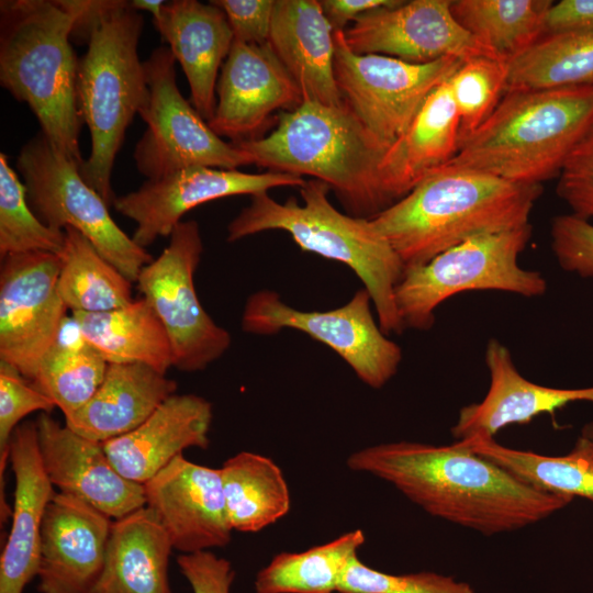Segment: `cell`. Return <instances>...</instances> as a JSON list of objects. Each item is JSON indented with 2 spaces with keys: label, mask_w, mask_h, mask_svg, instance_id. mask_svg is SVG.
<instances>
[{
  "label": "cell",
  "mask_w": 593,
  "mask_h": 593,
  "mask_svg": "<svg viewBox=\"0 0 593 593\" xmlns=\"http://www.w3.org/2000/svg\"><path fill=\"white\" fill-rule=\"evenodd\" d=\"M220 469L227 518L233 530L256 533L289 513L288 483L271 458L240 451L226 459Z\"/></svg>",
  "instance_id": "30"
},
{
  "label": "cell",
  "mask_w": 593,
  "mask_h": 593,
  "mask_svg": "<svg viewBox=\"0 0 593 593\" xmlns=\"http://www.w3.org/2000/svg\"><path fill=\"white\" fill-rule=\"evenodd\" d=\"M398 0H320L322 10L332 25L334 32L345 31L350 21H355L361 14L389 7Z\"/></svg>",
  "instance_id": "46"
},
{
  "label": "cell",
  "mask_w": 593,
  "mask_h": 593,
  "mask_svg": "<svg viewBox=\"0 0 593 593\" xmlns=\"http://www.w3.org/2000/svg\"><path fill=\"white\" fill-rule=\"evenodd\" d=\"M343 33L356 54L385 55L412 64L497 57L456 21L451 0H398L361 14Z\"/></svg>",
  "instance_id": "16"
},
{
  "label": "cell",
  "mask_w": 593,
  "mask_h": 593,
  "mask_svg": "<svg viewBox=\"0 0 593 593\" xmlns=\"http://www.w3.org/2000/svg\"><path fill=\"white\" fill-rule=\"evenodd\" d=\"M334 75L343 103L387 150L405 133L430 92L462 60L412 64L379 54H356L334 32Z\"/></svg>",
  "instance_id": "13"
},
{
  "label": "cell",
  "mask_w": 593,
  "mask_h": 593,
  "mask_svg": "<svg viewBox=\"0 0 593 593\" xmlns=\"http://www.w3.org/2000/svg\"><path fill=\"white\" fill-rule=\"evenodd\" d=\"M269 44L304 101L343 103L334 75V30L317 0H276Z\"/></svg>",
  "instance_id": "26"
},
{
  "label": "cell",
  "mask_w": 593,
  "mask_h": 593,
  "mask_svg": "<svg viewBox=\"0 0 593 593\" xmlns=\"http://www.w3.org/2000/svg\"><path fill=\"white\" fill-rule=\"evenodd\" d=\"M170 539L146 506L113 521L101 575L91 593H172Z\"/></svg>",
  "instance_id": "28"
},
{
  "label": "cell",
  "mask_w": 593,
  "mask_h": 593,
  "mask_svg": "<svg viewBox=\"0 0 593 593\" xmlns=\"http://www.w3.org/2000/svg\"><path fill=\"white\" fill-rule=\"evenodd\" d=\"M366 537L355 529L301 552H280L255 580L256 593H334Z\"/></svg>",
  "instance_id": "36"
},
{
  "label": "cell",
  "mask_w": 593,
  "mask_h": 593,
  "mask_svg": "<svg viewBox=\"0 0 593 593\" xmlns=\"http://www.w3.org/2000/svg\"><path fill=\"white\" fill-rule=\"evenodd\" d=\"M371 304L369 292L362 288L340 307L301 311L284 303L277 292L260 290L248 296L240 326L256 335L286 328L305 333L333 349L365 384L380 389L396 374L403 355L380 328Z\"/></svg>",
  "instance_id": "12"
},
{
  "label": "cell",
  "mask_w": 593,
  "mask_h": 593,
  "mask_svg": "<svg viewBox=\"0 0 593 593\" xmlns=\"http://www.w3.org/2000/svg\"><path fill=\"white\" fill-rule=\"evenodd\" d=\"M54 402L37 390L14 367L0 361V491L9 460L10 439L20 422L33 412L51 414Z\"/></svg>",
  "instance_id": "40"
},
{
  "label": "cell",
  "mask_w": 593,
  "mask_h": 593,
  "mask_svg": "<svg viewBox=\"0 0 593 593\" xmlns=\"http://www.w3.org/2000/svg\"><path fill=\"white\" fill-rule=\"evenodd\" d=\"M71 316L108 363H144L165 374L172 367L166 329L144 298L122 307Z\"/></svg>",
  "instance_id": "29"
},
{
  "label": "cell",
  "mask_w": 593,
  "mask_h": 593,
  "mask_svg": "<svg viewBox=\"0 0 593 593\" xmlns=\"http://www.w3.org/2000/svg\"><path fill=\"white\" fill-rule=\"evenodd\" d=\"M153 24L182 67L190 102L209 123L216 107V85L234 42L223 10L212 1L174 0Z\"/></svg>",
  "instance_id": "24"
},
{
  "label": "cell",
  "mask_w": 593,
  "mask_h": 593,
  "mask_svg": "<svg viewBox=\"0 0 593 593\" xmlns=\"http://www.w3.org/2000/svg\"><path fill=\"white\" fill-rule=\"evenodd\" d=\"M169 238L160 255L142 268L135 283L166 329L172 367L200 371L227 351L232 338L203 309L194 288L203 251L199 224L182 221Z\"/></svg>",
  "instance_id": "11"
},
{
  "label": "cell",
  "mask_w": 593,
  "mask_h": 593,
  "mask_svg": "<svg viewBox=\"0 0 593 593\" xmlns=\"http://www.w3.org/2000/svg\"><path fill=\"white\" fill-rule=\"evenodd\" d=\"M166 2L161 0H133L130 1L131 7L135 11H146L153 15V19H157Z\"/></svg>",
  "instance_id": "47"
},
{
  "label": "cell",
  "mask_w": 593,
  "mask_h": 593,
  "mask_svg": "<svg viewBox=\"0 0 593 593\" xmlns=\"http://www.w3.org/2000/svg\"><path fill=\"white\" fill-rule=\"evenodd\" d=\"M457 443L538 490L593 501V440L582 435L563 456L513 449L480 436Z\"/></svg>",
  "instance_id": "31"
},
{
  "label": "cell",
  "mask_w": 593,
  "mask_h": 593,
  "mask_svg": "<svg viewBox=\"0 0 593 593\" xmlns=\"http://www.w3.org/2000/svg\"><path fill=\"white\" fill-rule=\"evenodd\" d=\"M581 435L593 440V422H590L583 426Z\"/></svg>",
  "instance_id": "48"
},
{
  "label": "cell",
  "mask_w": 593,
  "mask_h": 593,
  "mask_svg": "<svg viewBox=\"0 0 593 593\" xmlns=\"http://www.w3.org/2000/svg\"><path fill=\"white\" fill-rule=\"evenodd\" d=\"M347 467L389 482L432 516L488 536L535 524L573 500L538 490L457 441L374 445L348 456Z\"/></svg>",
  "instance_id": "1"
},
{
  "label": "cell",
  "mask_w": 593,
  "mask_h": 593,
  "mask_svg": "<svg viewBox=\"0 0 593 593\" xmlns=\"http://www.w3.org/2000/svg\"><path fill=\"white\" fill-rule=\"evenodd\" d=\"M59 268L58 256L46 251L1 258L0 361L29 381L67 318L57 288Z\"/></svg>",
  "instance_id": "14"
},
{
  "label": "cell",
  "mask_w": 593,
  "mask_h": 593,
  "mask_svg": "<svg viewBox=\"0 0 593 593\" xmlns=\"http://www.w3.org/2000/svg\"><path fill=\"white\" fill-rule=\"evenodd\" d=\"M143 15L130 1L109 0L78 57L76 94L91 150L79 166L85 181L109 206L115 199L111 177L115 157L134 116L147 107L149 88L138 56Z\"/></svg>",
  "instance_id": "7"
},
{
  "label": "cell",
  "mask_w": 593,
  "mask_h": 593,
  "mask_svg": "<svg viewBox=\"0 0 593 593\" xmlns=\"http://www.w3.org/2000/svg\"><path fill=\"white\" fill-rule=\"evenodd\" d=\"M9 447L15 486L12 524L0 557V593H23L37 577L42 521L56 492L43 466L35 422L21 423Z\"/></svg>",
  "instance_id": "21"
},
{
  "label": "cell",
  "mask_w": 593,
  "mask_h": 593,
  "mask_svg": "<svg viewBox=\"0 0 593 593\" xmlns=\"http://www.w3.org/2000/svg\"><path fill=\"white\" fill-rule=\"evenodd\" d=\"M57 288L64 303L74 312H103L134 301L132 281L102 257L81 233L65 230Z\"/></svg>",
  "instance_id": "33"
},
{
  "label": "cell",
  "mask_w": 593,
  "mask_h": 593,
  "mask_svg": "<svg viewBox=\"0 0 593 593\" xmlns=\"http://www.w3.org/2000/svg\"><path fill=\"white\" fill-rule=\"evenodd\" d=\"M541 184L445 165L371 220L405 270L475 236L529 224Z\"/></svg>",
  "instance_id": "2"
},
{
  "label": "cell",
  "mask_w": 593,
  "mask_h": 593,
  "mask_svg": "<svg viewBox=\"0 0 593 593\" xmlns=\"http://www.w3.org/2000/svg\"><path fill=\"white\" fill-rule=\"evenodd\" d=\"M217 101L210 127L232 143L261 137L276 111H292L302 92L271 45L234 41L216 85Z\"/></svg>",
  "instance_id": "17"
},
{
  "label": "cell",
  "mask_w": 593,
  "mask_h": 593,
  "mask_svg": "<svg viewBox=\"0 0 593 593\" xmlns=\"http://www.w3.org/2000/svg\"><path fill=\"white\" fill-rule=\"evenodd\" d=\"M459 147V118L448 79L427 97L405 133L385 152L379 168L385 209L448 164Z\"/></svg>",
  "instance_id": "25"
},
{
  "label": "cell",
  "mask_w": 593,
  "mask_h": 593,
  "mask_svg": "<svg viewBox=\"0 0 593 593\" xmlns=\"http://www.w3.org/2000/svg\"><path fill=\"white\" fill-rule=\"evenodd\" d=\"M338 593H474L472 588L434 572L389 574L365 564L358 555L345 569Z\"/></svg>",
  "instance_id": "39"
},
{
  "label": "cell",
  "mask_w": 593,
  "mask_h": 593,
  "mask_svg": "<svg viewBox=\"0 0 593 593\" xmlns=\"http://www.w3.org/2000/svg\"><path fill=\"white\" fill-rule=\"evenodd\" d=\"M234 144L258 167L326 182L353 216L372 219L385 210L379 168L387 149L344 103L303 100L279 112L267 136Z\"/></svg>",
  "instance_id": "6"
},
{
  "label": "cell",
  "mask_w": 593,
  "mask_h": 593,
  "mask_svg": "<svg viewBox=\"0 0 593 593\" xmlns=\"http://www.w3.org/2000/svg\"><path fill=\"white\" fill-rule=\"evenodd\" d=\"M79 0L0 1V82L35 114L41 131L80 165L83 124L71 31Z\"/></svg>",
  "instance_id": "3"
},
{
  "label": "cell",
  "mask_w": 593,
  "mask_h": 593,
  "mask_svg": "<svg viewBox=\"0 0 593 593\" xmlns=\"http://www.w3.org/2000/svg\"><path fill=\"white\" fill-rule=\"evenodd\" d=\"M551 249L562 270L593 278V224L572 213L557 215L550 226Z\"/></svg>",
  "instance_id": "42"
},
{
  "label": "cell",
  "mask_w": 593,
  "mask_h": 593,
  "mask_svg": "<svg viewBox=\"0 0 593 593\" xmlns=\"http://www.w3.org/2000/svg\"><path fill=\"white\" fill-rule=\"evenodd\" d=\"M35 424L44 469L60 493L86 502L113 521L145 506L143 484L116 471L102 443L61 426L48 413H40Z\"/></svg>",
  "instance_id": "20"
},
{
  "label": "cell",
  "mask_w": 593,
  "mask_h": 593,
  "mask_svg": "<svg viewBox=\"0 0 593 593\" xmlns=\"http://www.w3.org/2000/svg\"><path fill=\"white\" fill-rule=\"evenodd\" d=\"M532 237V225L472 237L424 265L406 269L395 289L404 328L428 331L435 311L461 292L494 290L526 298L547 291L545 277L518 264Z\"/></svg>",
  "instance_id": "8"
},
{
  "label": "cell",
  "mask_w": 593,
  "mask_h": 593,
  "mask_svg": "<svg viewBox=\"0 0 593 593\" xmlns=\"http://www.w3.org/2000/svg\"><path fill=\"white\" fill-rule=\"evenodd\" d=\"M225 13L234 41L262 45L269 42L276 0H212Z\"/></svg>",
  "instance_id": "43"
},
{
  "label": "cell",
  "mask_w": 593,
  "mask_h": 593,
  "mask_svg": "<svg viewBox=\"0 0 593 593\" xmlns=\"http://www.w3.org/2000/svg\"><path fill=\"white\" fill-rule=\"evenodd\" d=\"M329 186L305 180L299 188L303 204L290 197L277 202L268 193L250 203L228 223V243L266 231H284L303 250L348 266L369 292L377 321L385 335L405 328L395 304V289L405 268L370 219L339 212L328 200Z\"/></svg>",
  "instance_id": "4"
},
{
  "label": "cell",
  "mask_w": 593,
  "mask_h": 593,
  "mask_svg": "<svg viewBox=\"0 0 593 593\" xmlns=\"http://www.w3.org/2000/svg\"><path fill=\"white\" fill-rule=\"evenodd\" d=\"M177 382L144 363H109L102 383L65 417L75 433L99 443L128 434L176 393Z\"/></svg>",
  "instance_id": "27"
},
{
  "label": "cell",
  "mask_w": 593,
  "mask_h": 593,
  "mask_svg": "<svg viewBox=\"0 0 593 593\" xmlns=\"http://www.w3.org/2000/svg\"><path fill=\"white\" fill-rule=\"evenodd\" d=\"M592 123L593 87L508 88L446 165L541 184L559 176Z\"/></svg>",
  "instance_id": "5"
},
{
  "label": "cell",
  "mask_w": 593,
  "mask_h": 593,
  "mask_svg": "<svg viewBox=\"0 0 593 593\" xmlns=\"http://www.w3.org/2000/svg\"><path fill=\"white\" fill-rule=\"evenodd\" d=\"M175 64L168 46L155 48L144 60L149 101L139 113L147 127L133 154L138 172L157 179L192 166L234 170L255 165L247 152L220 137L181 94Z\"/></svg>",
  "instance_id": "10"
},
{
  "label": "cell",
  "mask_w": 593,
  "mask_h": 593,
  "mask_svg": "<svg viewBox=\"0 0 593 593\" xmlns=\"http://www.w3.org/2000/svg\"><path fill=\"white\" fill-rule=\"evenodd\" d=\"M108 365L102 355L83 338L70 316L40 361L31 383L67 417L92 398L103 381Z\"/></svg>",
  "instance_id": "32"
},
{
  "label": "cell",
  "mask_w": 593,
  "mask_h": 593,
  "mask_svg": "<svg viewBox=\"0 0 593 593\" xmlns=\"http://www.w3.org/2000/svg\"><path fill=\"white\" fill-rule=\"evenodd\" d=\"M484 359L489 390L482 401L460 410L451 428L456 441L474 436L493 438L508 425L529 423L542 413L552 415L569 403H593V387L560 389L529 381L516 368L510 349L495 338L489 340Z\"/></svg>",
  "instance_id": "23"
},
{
  "label": "cell",
  "mask_w": 593,
  "mask_h": 593,
  "mask_svg": "<svg viewBox=\"0 0 593 593\" xmlns=\"http://www.w3.org/2000/svg\"><path fill=\"white\" fill-rule=\"evenodd\" d=\"M213 418L204 398L175 393L133 432L102 443L124 478L144 484L188 448L208 449Z\"/></svg>",
  "instance_id": "22"
},
{
  "label": "cell",
  "mask_w": 593,
  "mask_h": 593,
  "mask_svg": "<svg viewBox=\"0 0 593 593\" xmlns=\"http://www.w3.org/2000/svg\"><path fill=\"white\" fill-rule=\"evenodd\" d=\"M296 175L268 170L248 174L206 166L187 167L157 179H147L137 190L115 197L113 206L136 223L133 240L146 248L170 236L190 210L233 195L268 193L279 187L303 186Z\"/></svg>",
  "instance_id": "15"
},
{
  "label": "cell",
  "mask_w": 593,
  "mask_h": 593,
  "mask_svg": "<svg viewBox=\"0 0 593 593\" xmlns=\"http://www.w3.org/2000/svg\"><path fill=\"white\" fill-rule=\"evenodd\" d=\"M176 562L193 593H230L235 570L227 559L206 550L180 553Z\"/></svg>",
  "instance_id": "44"
},
{
  "label": "cell",
  "mask_w": 593,
  "mask_h": 593,
  "mask_svg": "<svg viewBox=\"0 0 593 593\" xmlns=\"http://www.w3.org/2000/svg\"><path fill=\"white\" fill-rule=\"evenodd\" d=\"M556 191L572 214L593 220V123L566 159Z\"/></svg>",
  "instance_id": "41"
},
{
  "label": "cell",
  "mask_w": 593,
  "mask_h": 593,
  "mask_svg": "<svg viewBox=\"0 0 593 593\" xmlns=\"http://www.w3.org/2000/svg\"><path fill=\"white\" fill-rule=\"evenodd\" d=\"M113 519L60 492L46 506L40 544V593H91L105 559Z\"/></svg>",
  "instance_id": "19"
},
{
  "label": "cell",
  "mask_w": 593,
  "mask_h": 593,
  "mask_svg": "<svg viewBox=\"0 0 593 593\" xmlns=\"http://www.w3.org/2000/svg\"><path fill=\"white\" fill-rule=\"evenodd\" d=\"M593 30V0H561L550 7L545 35L568 31Z\"/></svg>",
  "instance_id": "45"
},
{
  "label": "cell",
  "mask_w": 593,
  "mask_h": 593,
  "mask_svg": "<svg viewBox=\"0 0 593 593\" xmlns=\"http://www.w3.org/2000/svg\"><path fill=\"white\" fill-rule=\"evenodd\" d=\"M65 231L42 223L32 211L26 189L11 168L8 156L0 154V257L31 251L58 255Z\"/></svg>",
  "instance_id": "37"
},
{
  "label": "cell",
  "mask_w": 593,
  "mask_h": 593,
  "mask_svg": "<svg viewBox=\"0 0 593 593\" xmlns=\"http://www.w3.org/2000/svg\"><path fill=\"white\" fill-rule=\"evenodd\" d=\"M507 67V89L593 87V30L546 34Z\"/></svg>",
  "instance_id": "35"
},
{
  "label": "cell",
  "mask_w": 593,
  "mask_h": 593,
  "mask_svg": "<svg viewBox=\"0 0 593 593\" xmlns=\"http://www.w3.org/2000/svg\"><path fill=\"white\" fill-rule=\"evenodd\" d=\"M79 166L42 131L22 146L16 158L27 202L38 220L52 228L77 230L102 257L135 282L153 258L115 223L110 206L85 181Z\"/></svg>",
  "instance_id": "9"
},
{
  "label": "cell",
  "mask_w": 593,
  "mask_h": 593,
  "mask_svg": "<svg viewBox=\"0 0 593 593\" xmlns=\"http://www.w3.org/2000/svg\"><path fill=\"white\" fill-rule=\"evenodd\" d=\"M507 61L492 56L465 60L448 78L459 118V145L493 113L507 90Z\"/></svg>",
  "instance_id": "38"
},
{
  "label": "cell",
  "mask_w": 593,
  "mask_h": 593,
  "mask_svg": "<svg viewBox=\"0 0 593 593\" xmlns=\"http://www.w3.org/2000/svg\"><path fill=\"white\" fill-rule=\"evenodd\" d=\"M551 0H451L456 21L508 61L545 35Z\"/></svg>",
  "instance_id": "34"
},
{
  "label": "cell",
  "mask_w": 593,
  "mask_h": 593,
  "mask_svg": "<svg viewBox=\"0 0 593 593\" xmlns=\"http://www.w3.org/2000/svg\"><path fill=\"white\" fill-rule=\"evenodd\" d=\"M145 506L166 530L172 548L194 553L231 541L221 469L186 459L182 455L143 484Z\"/></svg>",
  "instance_id": "18"
}]
</instances>
